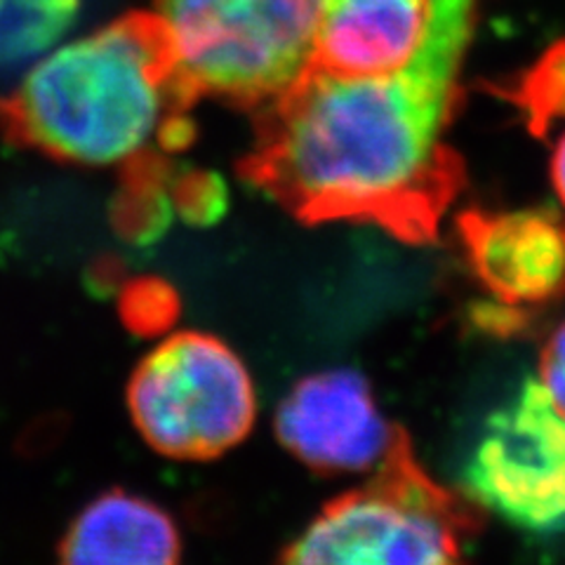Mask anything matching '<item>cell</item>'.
I'll return each instance as SVG.
<instances>
[{
	"mask_svg": "<svg viewBox=\"0 0 565 565\" xmlns=\"http://www.w3.org/2000/svg\"><path fill=\"white\" fill-rule=\"evenodd\" d=\"M476 8L431 0L419 47L394 74L340 78L309 64L255 111L238 174L302 224L356 222L431 243L467 182L448 130Z\"/></svg>",
	"mask_w": 565,
	"mask_h": 565,
	"instance_id": "obj_1",
	"label": "cell"
},
{
	"mask_svg": "<svg viewBox=\"0 0 565 565\" xmlns=\"http://www.w3.org/2000/svg\"><path fill=\"white\" fill-rule=\"evenodd\" d=\"M199 99L163 17L128 12L64 45L0 97V135L66 166L122 172L186 149Z\"/></svg>",
	"mask_w": 565,
	"mask_h": 565,
	"instance_id": "obj_2",
	"label": "cell"
},
{
	"mask_svg": "<svg viewBox=\"0 0 565 565\" xmlns=\"http://www.w3.org/2000/svg\"><path fill=\"white\" fill-rule=\"evenodd\" d=\"M471 504L424 471L408 434L370 479L330 500L276 565H465Z\"/></svg>",
	"mask_w": 565,
	"mask_h": 565,
	"instance_id": "obj_3",
	"label": "cell"
},
{
	"mask_svg": "<svg viewBox=\"0 0 565 565\" xmlns=\"http://www.w3.org/2000/svg\"><path fill=\"white\" fill-rule=\"evenodd\" d=\"M318 8L321 0H156L193 90L245 111L309 66Z\"/></svg>",
	"mask_w": 565,
	"mask_h": 565,
	"instance_id": "obj_4",
	"label": "cell"
},
{
	"mask_svg": "<svg viewBox=\"0 0 565 565\" xmlns=\"http://www.w3.org/2000/svg\"><path fill=\"white\" fill-rule=\"evenodd\" d=\"M126 398L147 446L180 462L234 450L257 419L250 370L224 340L201 330L158 342L132 370Z\"/></svg>",
	"mask_w": 565,
	"mask_h": 565,
	"instance_id": "obj_5",
	"label": "cell"
},
{
	"mask_svg": "<svg viewBox=\"0 0 565 565\" xmlns=\"http://www.w3.org/2000/svg\"><path fill=\"white\" fill-rule=\"evenodd\" d=\"M465 498L511 527L565 537V415L527 377L481 424L459 471Z\"/></svg>",
	"mask_w": 565,
	"mask_h": 565,
	"instance_id": "obj_6",
	"label": "cell"
},
{
	"mask_svg": "<svg viewBox=\"0 0 565 565\" xmlns=\"http://www.w3.org/2000/svg\"><path fill=\"white\" fill-rule=\"evenodd\" d=\"M274 431L316 473L375 471L405 434L382 415L370 382L349 367L299 380L278 403Z\"/></svg>",
	"mask_w": 565,
	"mask_h": 565,
	"instance_id": "obj_7",
	"label": "cell"
},
{
	"mask_svg": "<svg viewBox=\"0 0 565 565\" xmlns=\"http://www.w3.org/2000/svg\"><path fill=\"white\" fill-rule=\"evenodd\" d=\"M457 232L473 276L494 302L525 309L565 297V217L558 212L467 210Z\"/></svg>",
	"mask_w": 565,
	"mask_h": 565,
	"instance_id": "obj_8",
	"label": "cell"
},
{
	"mask_svg": "<svg viewBox=\"0 0 565 565\" xmlns=\"http://www.w3.org/2000/svg\"><path fill=\"white\" fill-rule=\"evenodd\" d=\"M431 0H321L311 62L340 78L403 68L429 24Z\"/></svg>",
	"mask_w": 565,
	"mask_h": 565,
	"instance_id": "obj_9",
	"label": "cell"
},
{
	"mask_svg": "<svg viewBox=\"0 0 565 565\" xmlns=\"http://www.w3.org/2000/svg\"><path fill=\"white\" fill-rule=\"evenodd\" d=\"M57 565H182V537L163 507L114 488L68 523Z\"/></svg>",
	"mask_w": 565,
	"mask_h": 565,
	"instance_id": "obj_10",
	"label": "cell"
},
{
	"mask_svg": "<svg viewBox=\"0 0 565 565\" xmlns=\"http://www.w3.org/2000/svg\"><path fill=\"white\" fill-rule=\"evenodd\" d=\"M81 0H0V68L55 45L74 24Z\"/></svg>",
	"mask_w": 565,
	"mask_h": 565,
	"instance_id": "obj_11",
	"label": "cell"
},
{
	"mask_svg": "<svg viewBox=\"0 0 565 565\" xmlns=\"http://www.w3.org/2000/svg\"><path fill=\"white\" fill-rule=\"evenodd\" d=\"M494 90L525 116L530 132L544 137L558 120H565V39L546 47L521 76Z\"/></svg>",
	"mask_w": 565,
	"mask_h": 565,
	"instance_id": "obj_12",
	"label": "cell"
},
{
	"mask_svg": "<svg viewBox=\"0 0 565 565\" xmlns=\"http://www.w3.org/2000/svg\"><path fill=\"white\" fill-rule=\"evenodd\" d=\"M170 199L186 220L196 222L220 217L226 203L224 184L220 182V177L210 172H186L182 177H172Z\"/></svg>",
	"mask_w": 565,
	"mask_h": 565,
	"instance_id": "obj_13",
	"label": "cell"
},
{
	"mask_svg": "<svg viewBox=\"0 0 565 565\" xmlns=\"http://www.w3.org/2000/svg\"><path fill=\"white\" fill-rule=\"evenodd\" d=\"M540 384L565 415V321L550 334L540 356Z\"/></svg>",
	"mask_w": 565,
	"mask_h": 565,
	"instance_id": "obj_14",
	"label": "cell"
},
{
	"mask_svg": "<svg viewBox=\"0 0 565 565\" xmlns=\"http://www.w3.org/2000/svg\"><path fill=\"white\" fill-rule=\"evenodd\" d=\"M552 182H554V189L565 207V132L558 137L554 153H552Z\"/></svg>",
	"mask_w": 565,
	"mask_h": 565,
	"instance_id": "obj_15",
	"label": "cell"
}]
</instances>
